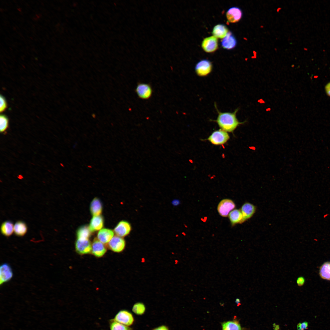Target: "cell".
Instances as JSON below:
<instances>
[{"label": "cell", "mask_w": 330, "mask_h": 330, "mask_svg": "<svg viewBox=\"0 0 330 330\" xmlns=\"http://www.w3.org/2000/svg\"><path fill=\"white\" fill-rule=\"evenodd\" d=\"M214 105L218 116L217 119L213 121L217 123L221 129L227 132L233 133L238 127L247 122L246 120L239 122L237 118L236 114L239 108H237L232 112H222L218 110L215 103Z\"/></svg>", "instance_id": "1"}, {"label": "cell", "mask_w": 330, "mask_h": 330, "mask_svg": "<svg viewBox=\"0 0 330 330\" xmlns=\"http://www.w3.org/2000/svg\"><path fill=\"white\" fill-rule=\"evenodd\" d=\"M229 138L227 132L220 129L213 131L207 139L212 144L218 145L224 144Z\"/></svg>", "instance_id": "2"}, {"label": "cell", "mask_w": 330, "mask_h": 330, "mask_svg": "<svg viewBox=\"0 0 330 330\" xmlns=\"http://www.w3.org/2000/svg\"><path fill=\"white\" fill-rule=\"evenodd\" d=\"M212 68L211 62L208 60L204 59L196 64L195 70L196 73L198 76L204 77L208 75L211 72Z\"/></svg>", "instance_id": "3"}, {"label": "cell", "mask_w": 330, "mask_h": 330, "mask_svg": "<svg viewBox=\"0 0 330 330\" xmlns=\"http://www.w3.org/2000/svg\"><path fill=\"white\" fill-rule=\"evenodd\" d=\"M135 90L138 97L143 100L149 99L153 93L152 88L149 84L141 82L138 83Z\"/></svg>", "instance_id": "4"}, {"label": "cell", "mask_w": 330, "mask_h": 330, "mask_svg": "<svg viewBox=\"0 0 330 330\" xmlns=\"http://www.w3.org/2000/svg\"><path fill=\"white\" fill-rule=\"evenodd\" d=\"M236 207L234 202L230 199L222 200L218 204L217 210L219 214L223 217H227L229 213Z\"/></svg>", "instance_id": "5"}, {"label": "cell", "mask_w": 330, "mask_h": 330, "mask_svg": "<svg viewBox=\"0 0 330 330\" xmlns=\"http://www.w3.org/2000/svg\"><path fill=\"white\" fill-rule=\"evenodd\" d=\"M113 319L125 325L129 326L134 323V319L132 314L126 310L119 311L115 315Z\"/></svg>", "instance_id": "6"}, {"label": "cell", "mask_w": 330, "mask_h": 330, "mask_svg": "<svg viewBox=\"0 0 330 330\" xmlns=\"http://www.w3.org/2000/svg\"><path fill=\"white\" fill-rule=\"evenodd\" d=\"M201 46L206 52L211 53L214 52L218 48L217 38L213 36L205 38L202 42Z\"/></svg>", "instance_id": "7"}, {"label": "cell", "mask_w": 330, "mask_h": 330, "mask_svg": "<svg viewBox=\"0 0 330 330\" xmlns=\"http://www.w3.org/2000/svg\"><path fill=\"white\" fill-rule=\"evenodd\" d=\"M131 230L130 224L127 221L122 220L115 226L113 231L116 235L123 238L128 235Z\"/></svg>", "instance_id": "8"}, {"label": "cell", "mask_w": 330, "mask_h": 330, "mask_svg": "<svg viewBox=\"0 0 330 330\" xmlns=\"http://www.w3.org/2000/svg\"><path fill=\"white\" fill-rule=\"evenodd\" d=\"M108 245L109 248L112 251L120 252L125 249L126 242L123 237L116 235L108 243Z\"/></svg>", "instance_id": "9"}, {"label": "cell", "mask_w": 330, "mask_h": 330, "mask_svg": "<svg viewBox=\"0 0 330 330\" xmlns=\"http://www.w3.org/2000/svg\"><path fill=\"white\" fill-rule=\"evenodd\" d=\"M75 248L76 251L79 254H86L91 252L92 244L89 239H77Z\"/></svg>", "instance_id": "10"}, {"label": "cell", "mask_w": 330, "mask_h": 330, "mask_svg": "<svg viewBox=\"0 0 330 330\" xmlns=\"http://www.w3.org/2000/svg\"><path fill=\"white\" fill-rule=\"evenodd\" d=\"M13 276L12 270L10 266L7 263L2 264L0 267V285L9 281Z\"/></svg>", "instance_id": "11"}, {"label": "cell", "mask_w": 330, "mask_h": 330, "mask_svg": "<svg viewBox=\"0 0 330 330\" xmlns=\"http://www.w3.org/2000/svg\"><path fill=\"white\" fill-rule=\"evenodd\" d=\"M243 217V223L251 218L255 214L256 207L248 202L243 204L240 209Z\"/></svg>", "instance_id": "12"}, {"label": "cell", "mask_w": 330, "mask_h": 330, "mask_svg": "<svg viewBox=\"0 0 330 330\" xmlns=\"http://www.w3.org/2000/svg\"><path fill=\"white\" fill-rule=\"evenodd\" d=\"M228 21L231 23H235L240 21L242 17V12L239 8L233 7L229 9L226 14Z\"/></svg>", "instance_id": "13"}, {"label": "cell", "mask_w": 330, "mask_h": 330, "mask_svg": "<svg viewBox=\"0 0 330 330\" xmlns=\"http://www.w3.org/2000/svg\"><path fill=\"white\" fill-rule=\"evenodd\" d=\"M103 243L95 238L92 244L91 252L95 256L100 257L103 256L106 251V248Z\"/></svg>", "instance_id": "14"}, {"label": "cell", "mask_w": 330, "mask_h": 330, "mask_svg": "<svg viewBox=\"0 0 330 330\" xmlns=\"http://www.w3.org/2000/svg\"><path fill=\"white\" fill-rule=\"evenodd\" d=\"M221 44L223 48L231 50L235 47L237 44V41L232 32L229 31L222 40Z\"/></svg>", "instance_id": "15"}, {"label": "cell", "mask_w": 330, "mask_h": 330, "mask_svg": "<svg viewBox=\"0 0 330 330\" xmlns=\"http://www.w3.org/2000/svg\"><path fill=\"white\" fill-rule=\"evenodd\" d=\"M104 224V220L101 215L93 216L91 219L89 228L91 232L100 230L102 229Z\"/></svg>", "instance_id": "16"}, {"label": "cell", "mask_w": 330, "mask_h": 330, "mask_svg": "<svg viewBox=\"0 0 330 330\" xmlns=\"http://www.w3.org/2000/svg\"><path fill=\"white\" fill-rule=\"evenodd\" d=\"M114 232L110 229H102L99 231L97 234V239L104 244L108 243L113 237Z\"/></svg>", "instance_id": "17"}, {"label": "cell", "mask_w": 330, "mask_h": 330, "mask_svg": "<svg viewBox=\"0 0 330 330\" xmlns=\"http://www.w3.org/2000/svg\"><path fill=\"white\" fill-rule=\"evenodd\" d=\"M102 209V205L100 200L97 198H94L91 201L90 206V210L91 215L93 216L101 215Z\"/></svg>", "instance_id": "18"}, {"label": "cell", "mask_w": 330, "mask_h": 330, "mask_svg": "<svg viewBox=\"0 0 330 330\" xmlns=\"http://www.w3.org/2000/svg\"><path fill=\"white\" fill-rule=\"evenodd\" d=\"M228 216L232 226L243 223V217L240 209L233 210L230 212Z\"/></svg>", "instance_id": "19"}, {"label": "cell", "mask_w": 330, "mask_h": 330, "mask_svg": "<svg viewBox=\"0 0 330 330\" xmlns=\"http://www.w3.org/2000/svg\"><path fill=\"white\" fill-rule=\"evenodd\" d=\"M28 229L27 224L22 221H17L14 226V233L18 237H22L24 236L26 234Z\"/></svg>", "instance_id": "20"}, {"label": "cell", "mask_w": 330, "mask_h": 330, "mask_svg": "<svg viewBox=\"0 0 330 330\" xmlns=\"http://www.w3.org/2000/svg\"><path fill=\"white\" fill-rule=\"evenodd\" d=\"M229 30L227 27L223 24H218L215 26L212 32L213 36L220 38H223L228 33Z\"/></svg>", "instance_id": "21"}, {"label": "cell", "mask_w": 330, "mask_h": 330, "mask_svg": "<svg viewBox=\"0 0 330 330\" xmlns=\"http://www.w3.org/2000/svg\"><path fill=\"white\" fill-rule=\"evenodd\" d=\"M14 225L10 221L3 222L0 227V231L2 235L6 237L10 236L14 233Z\"/></svg>", "instance_id": "22"}, {"label": "cell", "mask_w": 330, "mask_h": 330, "mask_svg": "<svg viewBox=\"0 0 330 330\" xmlns=\"http://www.w3.org/2000/svg\"><path fill=\"white\" fill-rule=\"evenodd\" d=\"M222 327V330H242L239 321L236 320L224 322Z\"/></svg>", "instance_id": "23"}, {"label": "cell", "mask_w": 330, "mask_h": 330, "mask_svg": "<svg viewBox=\"0 0 330 330\" xmlns=\"http://www.w3.org/2000/svg\"><path fill=\"white\" fill-rule=\"evenodd\" d=\"M319 275L322 279L330 280V261L325 262L321 266Z\"/></svg>", "instance_id": "24"}, {"label": "cell", "mask_w": 330, "mask_h": 330, "mask_svg": "<svg viewBox=\"0 0 330 330\" xmlns=\"http://www.w3.org/2000/svg\"><path fill=\"white\" fill-rule=\"evenodd\" d=\"M91 233L89 226H81L76 231L77 239H89Z\"/></svg>", "instance_id": "25"}, {"label": "cell", "mask_w": 330, "mask_h": 330, "mask_svg": "<svg viewBox=\"0 0 330 330\" xmlns=\"http://www.w3.org/2000/svg\"><path fill=\"white\" fill-rule=\"evenodd\" d=\"M109 326L110 330H132L129 326L119 323L113 319L110 321Z\"/></svg>", "instance_id": "26"}, {"label": "cell", "mask_w": 330, "mask_h": 330, "mask_svg": "<svg viewBox=\"0 0 330 330\" xmlns=\"http://www.w3.org/2000/svg\"><path fill=\"white\" fill-rule=\"evenodd\" d=\"M9 127V119L5 115H1L0 116V131L2 134H5Z\"/></svg>", "instance_id": "27"}, {"label": "cell", "mask_w": 330, "mask_h": 330, "mask_svg": "<svg viewBox=\"0 0 330 330\" xmlns=\"http://www.w3.org/2000/svg\"><path fill=\"white\" fill-rule=\"evenodd\" d=\"M146 308L145 305L142 303L138 302L134 304L133 305L132 310L135 314L141 315H143L145 311Z\"/></svg>", "instance_id": "28"}, {"label": "cell", "mask_w": 330, "mask_h": 330, "mask_svg": "<svg viewBox=\"0 0 330 330\" xmlns=\"http://www.w3.org/2000/svg\"><path fill=\"white\" fill-rule=\"evenodd\" d=\"M0 111L2 113L4 112L7 107V104L5 98L2 95H0Z\"/></svg>", "instance_id": "29"}, {"label": "cell", "mask_w": 330, "mask_h": 330, "mask_svg": "<svg viewBox=\"0 0 330 330\" xmlns=\"http://www.w3.org/2000/svg\"><path fill=\"white\" fill-rule=\"evenodd\" d=\"M308 322L304 321L302 323H299L297 326L298 330H305L308 328Z\"/></svg>", "instance_id": "30"}, {"label": "cell", "mask_w": 330, "mask_h": 330, "mask_svg": "<svg viewBox=\"0 0 330 330\" xmlns=\"http://www.w3.org/2000/svg\"><path fill=\"white\" fill-rule=\"evenodd\" d=\"M305 282V279L303 277H299L296 280L297 285L299 286H302L303 285Z\"/></svg>", "instance_id": "31"}, {"label": "cell", "mask_w": 330, "mask_h": 330, "mask_svg": "<svg viewBox=\"0 0 330 330\" xmlns=\"http://www.w3.org/2000/svg\"><path fill=\"white\" fill-rule=\"evenodd\" d=\"M152 330H169L168 328L165 325H162L154 328Z\"/></svg>", "instance_id": "32"}, {"label": "cell", "mask_w": 330, "mask_h": 330, "mask_svg": "<svg viewBox=\"0 0 330 330\" xmlns=\"http://www.w3.org/2000/svg\"><path fill=\"white\" fill-rule=\"evenodd\" d=\"M325 90L327 95L330 97V82L325 86Z\"/></svg>", "instance_id": "33"}, {"label": "cell", "mask_w": 330, "mask_h": 330, "mask_svg": "<svg viewBox=\"0 0 330 330\" xmlns=\"http://www.w3.org/2000/svg\"><path fill=\"white\" fill-rule=\"evenodd\" d=\"M236 302L237 303H239L240 302V299L238 298L236 300Z\"/></svg>", "instance_id": "34"}]
</instances>
